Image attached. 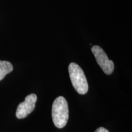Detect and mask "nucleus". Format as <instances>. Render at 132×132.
Listing matches in <instances>:
<instances>
[{
  "instance_id": "obj_1",
  "label": "nucleus",
  "mask_w": 132,
  "mask_h": 132,
  "mask_svg": "<svg viewBox=\"0 0 132 132\" xmlns=\"http://www.w3.org/2000/svg\"><path fill=\"white\" fill-rule=\"evenodd\" d=\"M52 119L57 128H62L67 124L69 119L68 103L62 96L57 97L52 105Z\"/></svg>"
},
{
  "instance_id": "obj_2",
  "label": "nucleus",
  "mask_w": 132,
  "mask_h": 132,
  "mask_svg": "<svg viewBox=\"0 0 132 132\" xmlns=\"http://www.w3.org/2000/svg\"><path fill=\"white\" fill-rule=\"evenodd\" d=\"M69 72L71 82L76 91L81 95L86 94L89 86L82 69L77 64L71 62L69 65Z\"/></svg>"
},
{
  "instance_id": "obj_3",
  "label": "nucleus",
  "mask_w": 132,
  "mask_h": 132,
  "mask_svg": "<svg viewBox=\"0 0 132 132\" xmlns=\"http://www.w3.org/2000/svg\"><path fill=\"white\" fill-rule=\"evenodd\" d=\"M97 63L106 75H111L114 69V64L111 60H109L106 54L101 47L94 45L91 48Z\"/></svg>"
},
{
  "instance_id": "obj_4",
  "label": "nucleus",
  "mask_w": 132,
  "mask_h": 132,
  "mask_svg": "<svg viewBox=\"0 0 132 132\" xmlns=\"http://www.w3.org/2000/svg\"><path fill=\"white\" fill-rule=\"evenodd\" d=\"M37 97L35 94H31L26 97L24 102H21L16 111V117L18 119H23L27 117L35 109Z\"/></svg>"
},
{
  "instance_id": "obj_5",
  "label": "nucleus",
  "mask_w": 132,
  "mask_h": 132,
  "mask_svg": "<svg viewBox=\"0 0 132 132\" xmlns=\"http://www.w3.org/2000/svg\"><path fill=\"white\" fill-rule=\"evenodd\" d=\"M13 70V65L6 61H0V81Z\"/></svg>"
},
{
  "instance_id": "obj_6",
  "label": "nucleus",
  "mask_w": 132,
  "mask_h": 132,
  "mask_svg": "<svg viewBox=\"0 0 132 132\" xmlns=\"http://www.w3.org/2000/svg\"><path fill=\"white\" fill-rule=\"evenodd\" d=\"M95 132H110V131L104 127H99L95 130Z\"/></svg>"
}]
</instances>
